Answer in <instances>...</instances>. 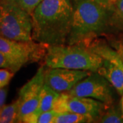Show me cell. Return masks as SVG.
Instances as JSON below:
<instances>
[{"label": "cell", "instance_id": "cell-7", "mask_svg": "<svg viewBox=\"0 0 123 123\" xmlns=\"http://www.w3.org/2000/svg\"><path fill=\"white\" fill-rule=\"evenodd\" d=\"M114 89L103 76L92 72L66 92L73 96L94 98L110 106L114 102Z\"/></svg>", "mask_w": 123, "mask_h": 123}, {"label": "cell", "instance_id": "cell-16", "mask_svg": "<svg viewBox=\"0 0 123 123\" xmlns=\"http://www.w3.org/2000/svg\"><path fill=\"white\" fill-rule=\"evenodd\" d=\"M57 113L54 110L41 112L38 114H31L25 116L21 120L24 123H53Z\"/></svg>", "mask_w": 123, "mask_h": 123}, {"label": "cell", "instance_id": "cell-12", "mask_svg": "<svg viewBox=\"0 0 123 123\" xmlns=\"http://www.w3.org/2000/svg\"><path fill=\"white\" fill-rule=\"evenodd\" d=\"M96 122L92 116L72 112L57 113L53 123H89Z\"/></svg>", "mask_w": 123, "mask_h": 123}, {"label": "cell", "instance_id": "cell-20", "mask_svg": "<svg viewBox=\"0 0 123 123\" xmlns=\"http://www.w3.org/2000/svg\"><path fill=\"white\" fill-rule=\"evenodd\" d=\"M111 46L118 52L123 62V38L112 40Z\"/></svg>", "mask_w": 123, "mask_h": 123}, {"label": "cell", "instance_id": "cell-24", "mask_svg": "<svg viewBox=\"0 0 123 123\" xmlns=\"http://www.w3.org/2000/svg\"><path fill=\"white\" fill-rule=\"evenodd\" d=\"M120 109L122 111V113L123 115V93L122 94V98H121V101H120Z\"/></svg>", "mask_w": 123, "mask_h": 123}, {"label": "cell", "instance_id": "cell-19", "mask_svg": "<svg viewBox=\"0 0 123 123\" xmlns=\"http://www.w3.org/2000/svg\"><path fill=\"white\" fill-rule=\"evenodd\" d=\"M0 68H7L12 70L14 73L21 69L17 65H16L12 62L10 61L8 58H7L1 52H0Z\"/></svg>", "mask_w": 123, "mask_h": 123}, {"label": "cell", "instance_id": "cell-8", "mask_svg": "<svg viewBox=\"0 0 123 123\" xmlns=\"http://www.w3.org/2000/svg\"><path fill=\"white\" fill-rule=\"evenodd\" d=\"M109 106L101 101L87 97L73 96L67 92L60 94L53 106L57 113L72 112L92 116L98 121Z\"/></svg>", "mask_w": 123, "mask_h": 123}, {"label": "cell", "instance_id": "cell-21", "mask_svg": "<svg viewBox=\"0 0 123 123\" xmlns=\"http://www.w3.org/2000/svg\"><path fill=\"white\" fill-rule=\"evenodd\" d=\"M8 86H5L0 88V111L6 105V101L8 95Z\"/></svg>", "mask_w": 123, "mask_h": 123}, {"label": "cell", "instance_id": "cell-14", "mask_svg": "<svg viewBox=\"0 0 123 123\" xmlns=\"http://www.w3.org/2000/svg\"><path fill=\"white\" fill-rule=\"evenodd\" d=\"M109 11L110 26L123 30V0H116Z\"/></svg>", "mask_w": 123, "mask_h": 123}, {"label": "cell", "instance_id": "cell-10", "mask_svg": "<svg viewBox=\"0 0 123 123\" xmlns=\"http://www.w3.org/2000/svg\"><path fill=\"white\" fill-rule=\"evenodd\" d=\"M92 72L63 68H48L46 69L44 84L61 94L69 91L81 80Z\"/></svg>", "mask_w": 123, "mask_h": 123}, {"label": "cell", "instance_id": "cell-18", "mask_svg": "<svg viewBox=\"0 0 123 123\" xmlns=\"http://www.w3.org/2000/svg\"><path fill=\"white\" fill-rule=\"evenodd\" d=\"M14 73L7 68H0V88L7 86L13 77Z\"/></svg>", "mask_w": 123, "mask_h": 123}, {"label": "cell", "instance_id": "cell-4", "mask_svg": "<svg viewBox=\"0 0 123 123\" xmlns=\"http://www.w3.org/2000/svg\"><path fill=\"white\" fill-rule=\"evenodd\" d=\"M1 1L3 14L0 21V35L14 40H32L31 15L14 0Z\"/></svg>", "mask_w": 123, "mask_h": 123}, {"label": "cell", "instance_id": "cell-5", "mask_svg": "<svg viewBox=\"0 0 123 123\" xmlns=\"http://www.w3.org/2000/svg\"><path fill=\"white\" fill-rule=\"evenodd\" d=\"M102 58L98 73L103 76L119 95L123 93V62L118 52L104 40L95 39L87 47Z\"/></svg>", "mask_w": 123, "mask_h": 123}, {"label": "cell", "instance_id": "cell-22", "mask_svg": "<svg viewBox=\"0 0 123 123\" xmlns=\"http://www.w3.org/2000/svg\"><path fill=\"white\" fill-rule=\"evenodd\" d=\"M94 1H95L96 3L100 4L102 6L105 7L108 10H110L111 6L113 4V1L112 0H92Z\"/></svg>", "mask_w": 123, "mask_h": 123}, {"label": "cell", "instance_id": "cell-23", "mask_svg": "<svg viewBox=\"0 0 123 123\" xmlns=\"http://www.w3.org/2000/svg\"><path fill=\"white\" fill-rule=\"evenodd\" d=\"M2 14H3V4H2V1L0 0V21L2 17Z\"/></svg>", "mask_w": 123, "mask_h": 123}, {"label": "cell", "instance_id": "cell-9", "mask_svg": "<svg viewBox=\"0 0 123 123\" xmlns=\"http://www.w3.org/2000/svg\"><path fill=\"white\" fill-rule=\"evenodd\" d=\"M45 72V65L40 66L34 76L20 89L18 98V123H21L25 116L34 113L37 109L41 90L44 84Z\"/></svg>", "mask_w": 123, "mask_h": 123}, {"label": "cell", "instance_id": "cell-13", "mask_svg": "<svg viewBox=\"0 0 123 123\" xmlns=\"http://www.w3.org/2000/svg\"><path fill=\"white\" fill-rule=\"evenodd\" d=\"M18 99L9 105H5L0 111V123H18Z\"/></svg>", "mask_w": 123, "mask_h": 123}, {"label": "cell", "instance_id": "cell-25", "mask_svg": "<svg viewBox=\"0 0 123 123\" xmlns=\"http://www.w3.org/2000/svg\"><path fill=\"white\" fill-rule=\"evenodd\" d=\"M115 1H116V0H112V1H113V3H114V2Z\"/></svg>", "mask_w": 123, "mask_h": 123}, {"label": "cell", "instance_id": "cell-2", "mask_svg": "<svg viewBox=\"0 0 123 123\" xmlns=\"http://www.w3.org/2000/svg\"><path fill=\"white\" fill-rule=\"evenodd\" d=\"M73 1V15L66 44L87 47L110 26V11L92 0Z\"/></svg>", "mask_w": 123, "mask_h": 123}, {"label": "cell", "instance_id": "cell-1", "mask_svg": "<svg viewBox=\"0 0 123 123\" xmlns=\"http://www.w3.org/2000/svg\"><path fill=\"white\" fill-rule=\"evenodd\" d=\"M73 9V0H42L31 14L32 40L47 46L66 44Z\"/></svg>", "mask_w": 123, "mask_h": 123}, {"label": "cell", "instance_id": "cell-6", "mask_svg": "<svg viewBox=\"0 0 123 123\" xmlns=\"http://www.w3.org/2000/svg\"><path fill=\"white\" fill-rule=\"evenodd\" d=\"M48 47L33 40L19 41L0 35V52L20 68L26 64L44 59Z\"/></svg>", "mask_w": 123, "mask_h": 123}, {"label": "cell", "instance_id": "cell-17", "mask_svg": "<svg viewBox=\"0 0 123 123\" xmlns=\"http://www.w3.org/2000/svg\"><path fill=\"white\" fill-rule=\"evenodd\" d=\"M21 8L31 15L35 8L38 6L42 0H14Z\"/></svg>", "mask_w": 123, "mask_h": 123}, {"label": "cell", "instance_id": "cell-11", "mask_svg": "<svg viewBox=\"0 0 123 123\" xmlns=\"http://www.w3.org/2000/svg\"><path fill=\"white\" fill-rule=\"evenodd\" d=\"M59 95L60 93L55 91L44 84L41 90L38 107L33 114H38L41 112L53 110V104Z\"/></svg>", "mask_w": 123, "mask_h": 123}, {"label": "cell", "instance_id": "cell-3", "mask_svg": "<svg viewBox=\"0 0 123 123\" xmlns=\"http://www.w3.org/2000/svg\"><path fill=\"white\" fill-rule=\"evenodd\" d=\"M44 60L47 68H63L93 73H97L102 65V58L98 54L80 44L49 46Z\"/></svg>", "mask_w": 123, "mask_h": 123}, {"label": "cell", "instance_id": "cell-15", "mask_svg": "<svg viewBox=\"0 0 123 123\" xmlns=\"http://www.w3.org/2000/svg\"><path fill=\"white\" fill-rule=\"evenodd\" d=\"M98 122L101 123H123V115L121 109L112 105L109 106L101 115Z\"/></svg>", "mask_w": 123, "mask_h": 123}]
</instances>
